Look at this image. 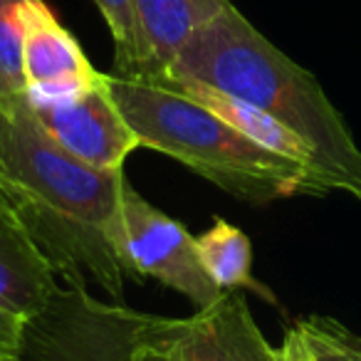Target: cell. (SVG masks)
I'll return each instance as SVG.
<instances>
[{
	"mask_svg": "<svg viewBox=\"0 0 361 361\" xmlns=\"http://www.w3.org/2000/svg\"><path fill=\"white\" fill-rule=\"evenodd\" d=\"M124 171H104L65 151L23 97L0 106V188L65 285L94 280L124 300V270L109 243Z\"/></svg>",
	"mask_w": 361,
	"mask_h": 361,
	"instance_id": "1",
	"label": "cell"
},
{
	"mask_svg": "<svg viewBox=\"0 0 361 361\" xmlns=\"http://www.w3.org/2000/svg\"><path fill=\"white\" fill-rule=\"evenodd\" d=\"M164 77L206 82L260 106L312 146L334 191L361 201V149L341 111L317 77L255 30L233 3L188 37Z\"/></svg>",
	"mask_w": 361,
	"mask_h": 361,
	"instance_id": "2",
	"label": "cell"
},
{
	"mask_svg": "<svg viewBox=\"0 0 361 361\" xmlns=\"http://www.w3.org/2000/svg\"><path fill=\"white\" fill-rule=\"evenodd\" d=\"M109 94L141 149L171 156L233 198L265 206L280 198L331 193L319 173L255 144L171 87L109 75Z\"/></svg>",
	"mask_w": 361,
	"mask_h": 361,
	"instance_id": "3",
	"label": "cell"
},
{
	"mask_svg": "<svg viewBox=\"0 0 361 361\" xmlns=\"http://www.w3.org/2000/svg\"><path fill=\"white\" fill-rule=\"evenodd\" d=\"M164 324L166 317L97 300L87 285H57L25 319L16 361H136Z\"/></svg>",
	"mask_w": 361,
	"mask_h": 361,
	"instance_id": "4",
	"label": "cell"
},
{
	"mask_svg": "<svg viewBox=\"0 0 361 361\" xmlns=\"http://www.w3.org/2000/svg\"><path fill=\"white\" fill-rule=\"evenodd\" d=\"M106 235L124 272L154 277L164 287L188 297L196 307L211 305L223 295L198 257L196 238L183 223L151 206L129 186V180L124 183L119 211Z\"/></svg>",
	"mask_w": 361,
	"mask_h": 361,
	"instance_id": "5",
	"label": "cell"
},
{
	"mask_svg": "<svg viewBox=\"0 0 361 361\" xmlns=\"http://www.w3.org/2000/svg\"><path fill=\"white\" fill-rule=\"evenodd\" d=\"M159 344L176 361H277L240 292H223L216 302L198 307L193 317L169 319Z\"/></svg>",
	"mask_w": 361,
	"mask_h": 361,
	"instance_id": "6",
	"label": "cell"
},
{
	"mask_svg": "<svg viewBox=\"0 0 361 361\" xmlns=\"http://www.w3.org/2000/svg\"><path fill=\"white\" fill-rule=\"evenodd\" d=\"M32 111L42 129L62 149L94 169L124 171L126 159L136 149H141L139 136L134 134L116 106L114 97L109 94V75L104 85L72 104Z\"/></svg>",
	"mask_w": 361,
	"mask_h": 361,
	"instance_id": "7",
	"label": "cell"
},
{
	"mask_svg": "<svg viewBox=\"0 0 361 361\" xmlns=\"http://www.w3.org/2000/svg\"><path fill=\"white\" fill-rule=\"evenodd\" d=\"M57 290V275L0 188V307L30 317Z\"/></svg>",
	"mask_w": 361,
	"mask_h": 361,
	"instance_id": "8",
	"label": "cell"
},
{
	"mask_svg": "<svg viewBox=\"0 0 361 361\" xmlns=\"http://www.w3.org/2000/svg\"><path fill=\"white\" fill-rule=\"evenodd\" d=\"M159 82V85H166L171 90L180 92L188 99L198 102L206 109H211L216 116H221L226 124H231L235 131H240L243 136L252 139L255 144L265 146V149L275 151V154L285 156L290 161H297V164L307 166L314 173H319L322 178L329 183L324 173H322L319 164H317V156L312 151V146L302 139L297 131H292L290 126H285L282 121H277L272 114L262 111L260 106H252L247 102L238 99V97L228 94V92L218 90V87H211L206 82L198 80H188V77H164V80H151ZM331 188V183H329ZM334 191V188H331Z\"/></svg>",
	"mask_w": 361,
	"mask_h": 361,
	"instance_id": "9",
	"label": "cell"
},
{
	"mask_svg": "<svg viewBox=\"0 0 361 361\" xmlns=\"http://www.w3.org/2000/svg\"><path fill=\"white\" fill-rule=\"evenodd\" d=\"M228 6L231 0H131L146 52L141 80H161L188 37Z\"/></svg>",
	"mask_w": 361,
	"mask_h": 361,
	"instance_id": "10",
	"label": "cell"
},
{
	"mask_svg": "<svg viewBox=\"0 0 361 361\" xmlns=\"http://www.w3.org/2000/svg\"><path fill=\"white\" fill-rule=\"evenodd\" d=\"M99 72L85 55L77 37L57 20L45 0H30L25 13V77L27 85L62 80V77H94Z\"/></svg>",
	"mask_w": 361,
	"mask_h": 361,
	"instance_id": "11",
	"label": "cell"
},
{
	"mask_svg": "<svg viewBox=\"0 0 361 361\" xmlns=\"http://www.w3.org/2000/svg\"><path fill=\"white\" fill-rule=\"evenodd\" d=\"M196 247L208 277L223 292L250 290L265 297L270 305H277V297L252 277V245L240 228L226 218H216L213 226L196 238Z\"/></svg>",
	"mask_w": 361,
	"mask_h": 361,
	"instance_id": "12",
	"label": "cell"
},
{
	"mask_svg": "<svg viewBox=\"0 0 361 361\" xmlns=\"http://www.w3.org/2000/svg\"><path fill=\"white\" fill-rule=\"evenodd\" d=\"M30 0H0V106L25 97V13Z\"/></svg>",
	"mask_w": 361,
	"mask_h": 361,
	"instance_id": "13",
	"label": "cell"
},
{
	"mask_svg": "<svg viewBox=\"0 0 361 361\" xmlns=\"http://www.w3.org/2000/svg\"><path fill=\"white\" fill-rule=\"evenodd\" d=\"M94 6L99 8L114 40V75L129 80L146 77V52L131 0H94Z\"/></svg>",
	"mask_w": 361,
	"mask_h": 361,
	"instance_id": "14",
	"label": "cell"
},
{
	"mask_svg": "<svg viewBox=\"0 0 361 361\" xmlns=\"http://www.w3.org/2000/svg\"><path fill=\"white\" fill-rule=\"evenodd\" d=\"M319 361H361V336L326 314H310L295 322Z\"/></svg>",
	"mask_w": 361,
	"mask_h": 361,
	"instance_id": "15",
	"label": "cell"
},
{
	"mask_svg": "<svg viewBox=\"0 0 361 361\" xmlns=\"http://www.w3.org/2000/svg\"><path fill=\"white\" fill-rule=\"evenodd\" d=\"M106 82V75H94V77H62V80H50V82H35L27 85L25 99L32 109H57V106H67L72 102L87 97L92 90L102 87Z\"/></svg>",
	"mask_w": 361,
	"mask_h": 361,
	"instance_id": "16",
	"label": "cell"
},
{
	"mask_svg": "<svg viewBox=\"0 0 361 361\" xmlns=\"http://www.w3.org/2000/svg\"><path fill=\"white\" fill-rule=\"evenodd\" d=\"M25 317L0 307V361H16L23 341Z\"/></svg>",
	"mask_w": 361,
	"mask_h": 361,
	"instance_id": "17",
	"label": "cell"
},
{
	"mask_svg": "<svg viewBox=\"0 0 361 361\" xmlns=\"http://www.w3.org/2000/svg\"><path fill=\"white\" fill-rule=\"evenodd\" d=\"M277 361H319L312 351L307 336L300 331V326H290L282 336V344L277 346Z\"/></svg>",
	"mask_w": 361,
	"mask_h": 361,
	"instance_id": "18",
	"label": "cell"
},
{
	"mask_svg": "<svg viewBox=\"0 0 361 361\" xmlns=\"http://www.w3.org/2000/svg\"><path fill=\"white\" fill-rule=\"evenodd\" d=\"M136 361H176V359L164 344H159V341H151V344L141 346L139 354H136Z\"/></svg>",
	"mask_w": 361,
	"mask_h": 361,
	"instance_id": "19",
	"label": "cell"
}]
</instances>
